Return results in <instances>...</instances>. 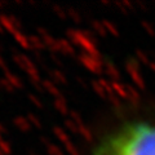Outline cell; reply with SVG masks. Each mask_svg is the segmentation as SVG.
Here are the masks:
<instances>
[{
	"mask_svg": "<svg viewBox=\"0 0 155 155\" xmlns=\"http://www.w3.org/2000/svg\"><path fill=\"white\" fill-rule=\"evenodd\" d=\"M96 155H155V124L133 122L104 140Z\"/></svg>",
	"mask_w": 155,
	"mask_h": 155,
	"instance_id": "6da1fadb",
	"label": "cell"
}]
</instances>
